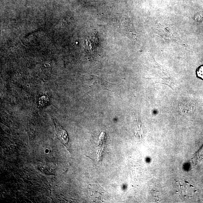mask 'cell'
Listing matches in <instances>:
<instances>
[{
	"label": "cell",
	"instance_id": "cell-3",
	"mask_svg": "<svg viewBox=\"0 0 203 203\" xmlns=\"http://www.w3.org/2000/svg\"><path fill=\"white\" fill-rule=\"evenodd\" d=\"M178 184L180 188V191L182 194L184 196H188L190 194L191 191V187L189 186V184H188L186 182L183 183L181 181L179 182Z\"/></svg>",
	"mask_w": 203,
	"mask_h": 203
},
{
	"label": "cell",
	"instance_id": "cell-2",
	"mask_svg": "<svg viewBox=\"0 0 203 203\" xmlns=\"http://www.w3.org/2000/svg\"><path fill=\"white\" fill-rule=\"evenodd\" d=\"M86 49L89 52L92 53L95 52L98 47V41L95 36L92 35L91 37L89 38L86 41Z\"/></svg>",
	"mask_w": 203,
	"mask_h": 203
},
{
	"label": "cell",
	"instance_id": "cell-4",
	"mask_svg": "<svg viewBox=\"0 0 203 203\" xmlns=\"http://www.w3.org/2000/svg\"><path fill=\"white\" fill-rule=\"evenodd\" d=\"M203 159V145L202 148L197 153L193 159V162L195 164H199L202 162Z\"/></svg>",
	"mask_w": 203,
	"mask_h": 203
},
{
	"label": "cell",
	"instance_id": "cell-5",
	"mask_svg": "<svg viewBox=\"0 0 203 203\" xmlns=\"http://www.w3.org/2000/svg\"><path fill=\"white\" fill-rule=\"evenodd\" d=\"M196 74L199 78L203 80V66H201L197 69Z\"/></svg>",
	"mask_w": 203,
	"mask_h": 203
},
{
	"label": "cell",
	"instance_id": "cell-1",
	"mask_svg": "<svg viewBox=\"0 0 203 203\" xmlns=\"http://www.w3.org/2000/svg\"><path fill=\"white\" fill-rule=\"evenodd\" d=\"M55 127L56 135L61 143L70 151V145H69V139L67 132L62 126L57 123L55 120H53Z\"/></svg>",
	"mask_w": 203,
	"mask_h": 203
}]
</instances>
